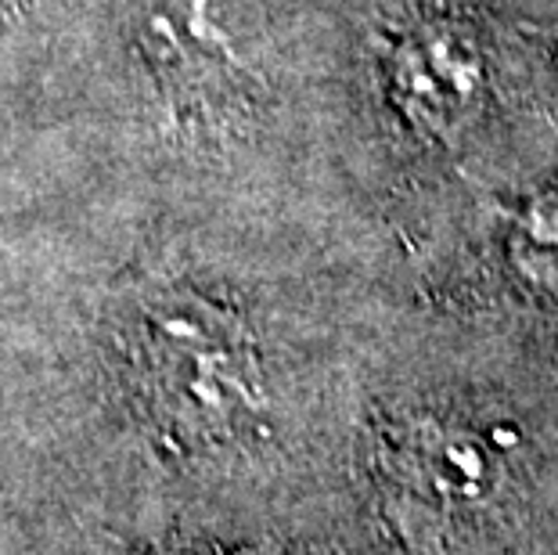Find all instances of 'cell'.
<instances>
[{
    "label": "cell",
    "mask_w": 558,
    "mask_h": 555,
    "mask_svg": "<svg viewBox=\"0 0 558 555\" xmlns=\"http://www.w3.org/2000/svg\"><path fill=\"white\" fill-rule=\"evenodd\" d=\"M383 483L400 509L461 519L501 491V458L480 433L439 422H414L386 444Z\"/></svg>",
    "instance_id": "obj_2"
},
{
    "label": "cell",
    "mask_w": 558,
    "mask_h": 555,
    "mask_svg": "<svg viewBox=\"0 0 558 555\" xmlns=\"http://www.w3.org/2000/svg\"><path fill=\"white\" fill-rule=\"evenodd\" d=\"M123 350L137 415L177 466L223 462L264 426L259 353L228 306L184 286L148 289L126 314Z\"/></svg>",
    "instance_id": "obj_1"
},
{
    "label": "cell",
    "mask_w": 558,
    "mask_h": 555,
    "mask_svg": "<svg viewBox=\"0 0 558 555\" xmlns=\"http://www.w3.org/2000/svg\"><path fill=\"white\" fill-rule=\"evenodd\" d=\"M134 555H223L217 548H202V545H145Z\"/></svg>",
    "instance_id": "obj_3"
}]
</instances>
